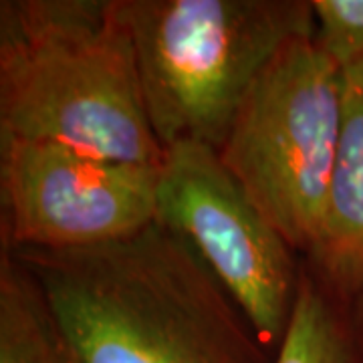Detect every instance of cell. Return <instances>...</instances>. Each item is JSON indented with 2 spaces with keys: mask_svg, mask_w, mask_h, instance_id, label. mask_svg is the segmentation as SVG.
Instances as JSON below:
<instances>
[{
  "mask_svg": "<svg viewBox=\"0 0 363 363\" xmlns=\"http://www.w3.org/2000/svg\"><path fill=\"white\" fill-rule=\"evenodd\" d=\"M30 272L79 363H271L242 311L160 220L116 242L4 248Z\"/></svg>",
  "mask_w": 363,
  "mask_h": 363,
  "instance_id": "obj_1",
  "label": "cell"
},
{
  "mask_svg": "<svg viewBox=\"0 0 363 363\" xmlns=\"http://www.w3.org/2000/svg\"><path fill=\"white\" fill-rule=\"evenodd\" d=\"M0 138L162 164L119 0L0 2Z\"/></svg>",
  "mask_w": 363,
  "mask_h": 363,
  "instance_id": "obj_2",
  "label": "cell"
},
{
  "mask_svg": "<svg viewBox=\"0 0 363 363\" xmlns=\"http://www.w3.org/2000/svg\"><path fill=\"white\" fill-rule=\"evenodd\" d=\"M142 99L162 147L218 150L252 83L315 35L311 0H119Z\"/></svg>",
  "mask_w": 363,
  "mask_h": 363,
  "instance_id": "obj_3",
  "label": "cell"
},
{
  "mask_svg": "<svg viewBox=\"0 0 363 363\" xmlns=\"http://www.w3.org/2000/svg\"><path fill=\"white\" fill-rule=\"evenodd\" d=\"M343 109V75L298 37L252 83L216 150L295 252L311 255L323 220Z\"/></svg>",
  "mask_w": 363,
  "mask_h": 363,
  "instance_id": "obj_4",
  "label": "cell"
},
{
  "mask_svg": "<svg viewBox=\"0 0 363 363\" xmlns=\"http://www.w3.org/2000/svg\"><path fill=\"white\" fill-rule=\"evenodd\" d=\"M156 220L194 248L267 350L285 335L301 274L291 247L214 147L176 143L157 168Z\"/></svg>",
  "mask_w": 363,
  "mask_h": 363,
  "instance_id": "obj_5",
  "label": "cell"
},
{
  "mask_svg": "<svg viewBox=\"0 0 363 363\" xmlns=\"http://www.w3.org/2000/svg\"><path fill=\"white\" fill-rule=\"evenodd\" d=\"M157 168L0 138L4 248H85L135 234L156 220Z\"/></svg>",
  "mask_w": 363,
  "mask_h": 363,
  "instance_id": "obj_6",
  "label": "cell"
},
{
  "mask_svg": "<svg viewBox=\"0 0 363 363\" xmlns=\"http://www.w3.org/2000/svg\"><path fill=\"white\" fill-rule=\"evenodd\" d=\"M341 75V130L311 259L329 286L355 297L363 286V61Z\"/></svg>",
  "mask_w": 363,
  "mask_h": 363,
  "instance_id": "obj_7",
  "label": "cell"
},
{
  "mask_svg": "<svg viewBox=\"0 0 363 363\" xmlns=\"http://www.w3.org/2000/svg\"><path fill=\"white\" fill-rule=\"evenodd\" d=\"M0 363H79L30 272L0 255Z\"/></svg>",
  "mask_w": 363,
  "mask_h": 363,
  "instance_id": "obj_8",
  "label": "cell"
},
{
  "mask_svg": "<svg viewBox=\"0 0 363 363\" xmlns=\"http://www.w3.org/2000/svg\"><path fill=\"white\" fill-rule=\"evenodd\" d=\"M271 363H359L357 345L343 319L321 285L305 272Z\"/></svg>",
  "mask_w": 363,
  "mask_h": 363,
  "instance_id": "obj_9",
  "label": "cell"
},
{
  "mask_svg": "<svg viewBox=\"0 0 363 363\" xmlns=\"http://www.w3.org/2000/svg\"><path fill=\"white\" fill-rule=\"evenodd\" d=\"M315 40L341 69L363 61V0H311Z\"/></svg>",
  "mask_w": 363,
  "mask_h": 363,
  "instance_id": "obj_10",
  "label": "cell"
},
{
  "mask_svg": "<svg viewBox=\"0 0 363 363\" xmlns=\"http://www.w3.org/2000/svg\"><path fill=\"white\" fill-rule=\"evenodd\" d=\"M353 298H355V329H357L359 341L363 343V286Z\"/></svg>",
  "mask_w": 363,
  "mask_h": 363,
  "instance_id": "obj_11",
  "label": "cell"
}]
</instances>
